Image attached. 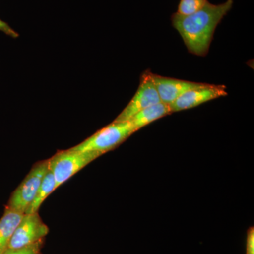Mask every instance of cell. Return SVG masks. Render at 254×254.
Wrapping results in <instances>:
<instances>
[{
    "label": "cell",
    "mask_w": 254,
    "mask_h": 254,
    "mask_svg": "<svg viewBox=\"0 0 254 254\" xmlns=\"http://www.w3.org/2000/svg\"><path fill=\"white\" fill-rule=\"evenodd\" d=\"M233 4V0H227L220 4L208 1L195 14L181 16L175 13L172 16V24L180 33L190 53L200 57L208 54L215 29Z\"/></svg>",
    "instance_id": "cell-1"
},
{
    "label": "cell",
    "mask_w": 254,
    "mask_h": 254,
    "mask_svg": "<svg viewBox=\"0 0 254 254\" xmlns=\"http://www.w3.org/2000/svg\"><path fill=\"white\" fill-rule=\"evenodd\" d=\"M134 132L129 121L113 122L69 149L78 152H98L103 154L121 144Z\"/></svg>",
    "instance_id": "cell-2"
},
{
    "label": "cell",
    "mask_w": 254,
    "mask_h": 254,
    "mask_svg": "<svg viewBox=\"0 0 254 254\" xmlns=\"http://www.w3.org/2000/svg\"><path fill=\"white\" fill-rule=\"evenodd\" d=\"M101 155L98 152H78L70 149L57 153L48 160V169L54 175L57 188Z\"/></svg>",
    "instance_id": "cell-3"
},
{
    "label": "cell",
    "mask_w": 254,
    "mask_h": 254,
    "mask_svg": "<svg viewBox=\"0 0 254 254\" xmlns=\"http://www.w3.org/2000/svg\"><path fill=\"white\" fill-rule=\"evenodd\" d=\"M48 169V160L36 164L21 185L13 192L6 207L25 213L36 197Z\"/></svg>",
    "instance_id": "cell-4"
},
{
    "label": "cell",
    "mask_w": 254,
    "mask_h": 254,
    "mask_svg": "<svg viewBox=\"0 0 254 254\" xmlns=\"http://www.w3.org/2000/svg\"><path fill=\"white\" fill-rule=\"evenodd\" d=\"M49 228L43 222L38 212L24 213L8 246L9 250H18L36 243L48 235Z\"/></svg>",
    "instance_id": "cell-5"
},
{
    "label": "cell",
    "mask_w": 254,
    "mask_h": 254,
    "mask_svg": "<svg viewBox=\"0 0 254 254\" xmlns=\"http://www.w3.org/2000/svg\"><path fill=\"white\" fill-rule=\"evenodd\" d=\"M161 100L151 78V71L148 70L142 74L136 93L126 108L115 119V123L129 121L142 110L160 103Z\"/></svg>",
    "instance_id": "cell-6"
},
{
    "label": "cell",
    "mask_w": 254,
    "mask_h": 254,
    "mask_svg": "<svg viewBox=\"0 0 254 254\" xmlns=\"http://www.w3.org/2000/svg\"><path fill=\"white\" fill-rule=\"evenodd\" d=\"M227 95L226 87L223 85L204 83L203 86L187 91L179 97L170 105V110L173 113L190 109L206 102Z\"/></svg>",
    "instance_id": "cell-7"
},
{
    "label": "cell",
    "mask_w": 254,
    "mask_h": 254,
    "mask_svg": "<svg viewBox=\"0 0 254 254\" xmlns=\"http://www.w3.org/2000/svg\"><path fill=\"white\" fill-rule=\"evenodd\" d=\"M151 78L162 103L169 105L187 91L204 84V83L165 77L152 72Z\"/></svg>",
    "instance_id": "cell-8"
},
{
    "label": "cell",
    "mask_w": 254,
    "mask_h": 254,
    "mask_svg": "<svg viewBox=\"0 0 254 254\" xmlns=\"http://www.w3.org/2000/svg\"><path fill=\"white\" fill-rule=\"evenodd\" d=\"M23 215L24 213L7 207L5 209L4 215L0 219V254L7 250L10 240Z\"/></svg>",
    "instance_id": "cell-9"
},
{
    "label": "cell",
    "mask_w": 254,
    "mask_h": 254,
    "mask_svg": "<svg viewBox=\"0 0 254 254\" xmlns=\"http://www.w3.org/2000/svg\"><path fill=\"white\" fill-rule=\"evenodd\" d=\"M171 113L170 105L160 102L142 110L139 113L135 115L129 122L134 128L135 131H136L155 120H159Z\"/></svg>",
    "instance_id": "cell-10"
},
{
    "label": "cell",
    "mask_w": 254,
    "mask_h": 254,
    "mask_svg": "<svg viewBox=\"0 0 254 254\" xmlns=\"http://www.w3.org/2000/svg\"><path fill=\"white\" fill-rule=\"evenodd\" d=\"M56 189L54 175H53L51 170L48 169L43 180H42L41 185H40L39 189H38V192H37L36 197H35L34 199L32 201L31 205H29L25 213H37L43 201Z\"/></svg>",
    "instance_id": "cell-11"
},
{
    "label": "cell",
    "mask_w": 254,
    "mask_h": 254,
    "mask_svg": "<svg viewBox=\"0 0 254 254\" xmlns=\"http://www.w3.org/2000/svg\"><path fill=\"white\" fill-rule=\"evenodd\" d=\"M208 0H180L177 14L190 16L201 9L208 3Z\"/></svg>",
    "instance_id": "cell-12"
},
{
    "label": "cell",
    "mask_w": 254,
    "mask_h": 254,
    "mask_svg": "<svg viewBox=\"0 0 254 254\" xmlns=\"http://www.w3.org/2000/svg\"><path fill=\"white\" fill-rule=\"evenodd\" d=\"M42 244H43V240L38 241L36 243L18 250L7 249L2 254H41Z\"/></svg>",
    "instance_id": "cell-13"
},
{
    "label": "cell",
    "mask_w": 254,
    "mask_h": 254,
    "mask_svg": "<svg viewBox=\"0 0 254 254\" xmlns=\"http://www.w3.org/2000/svg\"><path fill=\"white\" fill-rule=\"evenodd\" d=\"M247 252L246 254H254V229L250 227L247 233Z\"/></svg>",
    "instance_id": "cell-14"
},
{
    "label": "cell",
    "mask_w": 254,
    "mask_h": 254,
    "mask_svg": "<svg viewBox=\"0 0 254 254\" xmlns=\"http://www.w3.org/2000/svg\"><path fill=\"white\" fill-rule=\"evenodd\" d=\"M0 31L3 32L5 34L13 38H17L19 37L17 32L14 31L9 24L1 19H0Z\"/></svg>",
    "instance_id": "cell-15"
}]
</instances>
